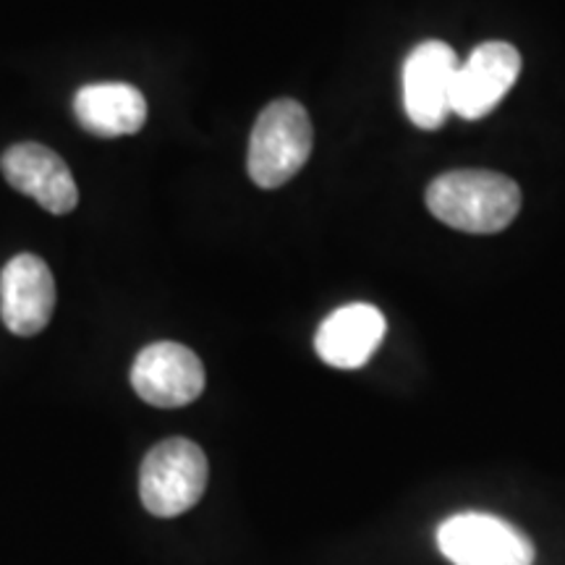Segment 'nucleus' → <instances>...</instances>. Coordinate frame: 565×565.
Masks as SVG:
<instances>
[{
  "mask_svg": "<svg viewBox=\"0 0 565 565\" xmlns=\"http://www.w3.org/2000/svg\"><path fill=\"white\" fill-rule=\"evenodd\" d=\"M427 207L456 231L498 233L519 215L521 189L492 171H454L429 183Z\"/></svg>",
  "mask_w": 565,
  "mask_h": 565,
  "instance_id": "obj_1",
  "label": "nucleus"
},
{
  "mask_svg": "<svg viewBox=\"0 0 565 565\" xmlns=\"http://www.w3.org/2000/svg\"><path fill=\"white\" fill-rule=\"evenodd\" d=\"M315 145L312 121L301 103L275 100L259 113L249 137L246 171L259 189H278L301 171Z\"/></svg>",
  "mask_w": 565,
  "mask_h": 565,
  "instance_id": "obj_2",
  "label": "nucleus"
},
{
  "mask_svg": "<svg viewBox=\"0 0 565 565\" xmlns=\"http://www.w3.org/2000/svg\"><path fill=\"white\" fill-rule=\"evenodd\" d=\"M207 479L210 463L200 445L186 437H168L141 461V505L158 519H175L200 503Z\"/></svg>",
  "mask_w": 565,
  "mask_h": 565,
  "instance_id": "obj_3",
  "label": "nucleus"
},
{
  "mask_svg": "<svg viewBox=\"0 0 565 565\" xmlns=\"http://www.w3.org/2000/svg\"><path fill=\"white\" fill-rule=\"evenodd\" d=\"M437 547L454 565H534L532 540L490 513H458L437 529Z\"/></svg>",
  "mask_w": 565,
  "mask_h": 565,
  "instance_id": "obj_4",
  "label": "nucleus"
},
{
  "mask_svg": "<svg viewBox=\"0 0 565 565\" xmlns=\"http://www.w3.org/2000/svg\"><path fill=\"white\" fill-rule=\"evenodd\" d=\"M458 58L440 40L416 45L404 63V108L414 126L435 131L454 113Z\"/></svg>",
  "mask_w": 565,
  "mask_h": 565,
  "instance_id": "obj_5",
  "label": "nucleus"
},
{
  "mask_svg": "<svg viewBox=\"0 0 565 565\" xmlns=\"http://www.w3.org/2000/svg\"><path fill=\"white\" fill-rule=\"evenodd\" d=\"M131 387L150 406H189L204 391V366L186 345L173 341L150 343L134 359Z\"/></svg>",
  "mask_w": 565,
  "mask_h": 565,
  "instance_id": "obj_6",
  "label": "nucleus"
},
{
  "mask_svg": "<svg viewBox=\"0 0 565 565\" xmlns=\"http://www.w3.org/2000/svg\"><path fill=\"white\" fill-rule=\"evenodd\" d=\"M521 74V55L508 42H482L469 58L458 63L454 113L466 121H479L498 108Z\"/></svg>",
  "mask_w": 565,
  "mask_h": 565,
  "instance_id": "obj_7",
  "label": "nucleus"
},
{
  "mask_svg": "<svg viewBox=\"0 0 565 565\" xmlns=\"http://www.w3.org/2000/svg\"><path fill=\"white\" fill-rule=\"evenodd\" d=\"M0 171L19 194L30 196L53 215H66L79 202V189L66 160L38 141L9 147L0 158Z\"/></svg>",
  "mask_w": 565,
  "mask_h": 565,
  "instance_id": "obj_8",
  "label": "nucleus"
},
{
  "mask_svg": "<svg viewBox=\"0 0 565 565\" xmlns=\"http://www.w3.org/2000/svg\"><path fill=\"white\" fill-rule=\"evenodd\" d=\"M55 312V280L38 254H17L0 273V317L13 335L30 338L47 328Z\"/></svg>",
  "mask_w": 565,
  "mask_h": 565,
  "instance_id": "obj_9",
  "label": "nucleus"
},
{
  "mask_svg": "<svg viewBox=\"0 0 565 565\" xmlns=\"http://www.w3.org/2000/svg\"><path fill=\"white\" fill-rule=\"evenodd\" d=\"M385 338V317L372 303H345L324 317L315 335V351L335 370H359Z\"/></svg>",
  "mask_w": 565,
  "mask_h": 565,
  "instance_id": "obj_10",
  "label": "nucleus"
},
{
  "mask_svg": "<svg viewBox=\"0 0 565 565\" xmlns=\"http://www.w3.org/2000/svg\"><path fill=\"white\" fill-rule=\"evenodd\" d=\"M74 116L92 137H131L147 124V100L134 84L97 82L76 92Z\"/></svg>",
  "mask_w": 565,
  "mask_h": 565,
  "instance_id": "obj_11",
  "label": "nucleus"
}]
</instances>
